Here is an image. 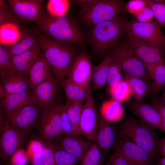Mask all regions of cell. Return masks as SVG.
Here are the masks:
<instances>
[{
  "label": "cell",
  "instance_id": "cell-1",
  "mask_svg": "<svg viewBox=\"0 0 165 165\" xmlns=\"http://www.w3.org/2000/svg\"><path fill=\"white\" fill-rule=\"evenodd\" d=\"M35 33L40 47L52 66L54 77L61 85L82 48L79 49L75 46L64 44L39 31Z\"/></svg>",
  "mask_w": 165,
  "mask_h": 165
},
{
  "label": "cell",
  "instance_id": "cell-2",
  "mask_svg": "<svg viewBox=\"0 0 165 165\" xmlns=\"http://www.w3.org/2000/svg\"><path fill=\"white\" fill-rule=\"evenodd\" d=\"M39 31L65 45L85 47L84 35L77 22L66 16L54 17L45 11L36 24Z\"/></svg>",
  "mask_w": 165,
  "mask_h": 165
},
{
  "label": "cell",
  "instance_id": "cell-3",
  "mask_svg": "<svg viewBox=\"0 0 165 165\" xmlns=\"http://www.w3.org/2000/svg\"><path fill=\"white\" fill-rule=\"evenodd\" d=\"M125 21L118 16L91 27L89 40L95 53L99 54H106L125 36Z\"/></svg>",
  "mask_w": 165,
  "mask_h": 165
},
{
  "label": "cell",
  "instance_id": "cell-4",
  "mask_svg": "<svg viewBox=\"0 0 165 165\" xmlns=\"http://www.w3.org/2000/svg\"><path fill=\"white\" fill-rule=\"evenodd\" d=\"M80 8L82 21L90 27L113 19L126 11V5L120 0H75Z\"/></svg>",
  "mask_w": 165,
  "mask_h": 165
},
{
  "label": "cell",
  "instance_id": "cell-5",
  "mask_svg": "<svg viewBox=\"0 0 165 165\" xmlns=\"http://www.w3.org/2000/svg\"><path fill=\"white\" fill-rule=\"evenodd\" d=\"M119 136L127 137L153 157L158 153L159 139L153 130L145 123L134 118L125 120L119 129Z\"/></svg>",
  "mask_w": 165,
  "mask_h": 165
},
{
  "label": "cell",
  "instance_id": "cell-6",
  "mask_svg": "<svg viewBox=\"0 0 165 165\" xmlns=\"http://www.w3.org/2000/svg\"><path fill=\"white\" fill-rule=\"evenodd\" d=\"M106 55L120 65L125 74L151 82L152 78L147 72L143 62L126 45L123 40L119 41Z\"/></svg>",
  "mask_w": 165,
  "mask_h": 165
},
{
  "label": "cell",
  "instance_id": "cell-7",
  "mask_svg": "<svg viewBox=\"0 0 165 165\" xmlns=\"http://www.w3.org/2000/svg\"><path fill=\"white\" fill-rule=\"evenodd\" d=\"M125 35L148 42L165 50V36L155 21L142 22L135 20L126 21L124 24Z\"/></svg>",
  "mask_w": 165,
  "mask_h": 165
},
{
  "label": "cell",
  "instance_id": "cell-8",
  "mask_svg": "<svg viewBox=\"0 0 165 165\" xmlns=\"http://www.w3.org/2000/svg\"><path fill=\"white\" fill-rule=\"evenodd\" d=\"M64 105L61 99L42 110L37 125L43 141L52 140L62 135L61 114Z\"/></svg>",
  "mask_w": 165,
  "mask_h": 165
},
{
  "label": "cell",
  "instance_id": "cell-9",
  "mask_svg": "<svg viewBox=\"0 0 165 165\" xmlns=\"http://www.w3.org/2000/svg\"><path fill=\"white\" fill-rule=\"evenodd\" d=\"M0 130V156L2 160L6 161L22 149L28 136L11 126L6 120Z\"/></svg>",
  "mask_w": 165,
  "mask_h": 165
},
{
  "label": "cell",
  "instance_id": "cell-10",
  "mask_svg": "<svg viewBox=\"0 0 165 165\" xmlns=\"http://www.w3.org/2000/svg\"><path fill=\"white\" fill-rule=\"evenodd\" d=\"M61 85L51 75L30 92L35 103L42 109H46L61 99Z\"/></svg>",
  "mask_w": 165,
  "mask_h": 165
},
{
  "label": "cell",
  "instance_id": "cell-11",
  "mask_svg": "<svg viewBox=\"0 0 165 165\" xmlns=\"http://www.w3.org/2000/svg\"><path fill=\"white\" fill-rule=\"evenodd\" d=\"M44 0H9V5L13 12L23 22L36 24L42 17L45 10Z\"/></svg>",
  "mask_w": 165,
  "mask_h": 165
},
{
  "label": "cell",
  "instance_id": "cell-12",
  "mask_svg": "<svg viewBox=\"0 0 165 165\" xmlns=\"http://www.w3.org/2000/svg\"><path fill=\"white\" fill-rule=\"evenodd\" d=\"M93 67L85 47L74 59L68 72V79L79 85L89 88L91 80Z\"/></svg>",
  "mask_w": 165,
  "mask_h": 165
},
{
  "label": "cell",
  "instance_id": "cell-13",
  "mask_svg": "<svg viewBox=\"0 0 165 165\" xmlns=\"http://www.w3.org/2000/svg\"><path fill=\"white\" fill-rule=\"evenodd\" d=\"M130 165H151L153 157L127 137H120L115 145Z\"/></svg>",
  "mask_w": 165,
  "mask_h": 165
},
{
  "label": "cell",
  "instance_id": "cell-14",
  "mask_svg": "<svg viewBox=\"0 0 165 165\" xmlns=\"http://www.w3.org/2000/svg\"><path fill=\"white\" fill-rule=\"evenodd\" d=\"M42 111L35 103L28 105L11 118L5 120L10 125L28 136L30 131L37 125Z\"/></svg>",
  "mask_w": 165,
  "mask_h": 165
},
{
  "label": "cell",
  "instance_id": "cell-15",
  "mask_svg": "<svg viewBox=\"0 0 165 165\" xmlns=\"http://www.w3.org/2000/svg\"><path fill=\"white\" fill-rule=\"evenodd\" d=\"M125 36V44L143 63L153 64L164 59L165 50L139 39Z\"/></svg>",
  "mask_w": 165,
  "mask_h": 165
},
{
  "label": "cell",
  "instance_id": "cell-16",
  "mask_svg": "<svg viewBox=\"0 0 165 165\" xmlns=\"http://www.w3.org/2000/svg\"><path fill=\"white\" fill-rule=\"evenodd\" d=\"M96 108L94 101L90 93L84 104L80 122L81 135L87 140L94 142L95 140L97 127Z\"/></svg>",
  "mask_w": 165,
  "mask_h": 165
},
{
  "label": "cell",
  "instance_id": "cell-17",
  "mask_svg": "<svg viewBox=\"0 0 165 165\" xmlns=\"http://www.w3.org/2000/svg\"><path fill=\"white\" fill-rule=\"evenodd\" d=\"M23 22L17 17L0 21V45L10 46L20 41L28 32L21 26Z\"/></svg>",
  "mask_w": 165,
  "mask_h": 165
},
{
  "label": "cell",
  "instance_id": "cell-18",
  "mask_svg": "<svg viewBox=\"0 0 165 165\" xmlns=\"http://www.w3.org/2000/svg\"><path fill=\"white\" fill-rule=\"evenodd\" d=\"M129 108L139 120L154 130H162V121L160 113L153 104L149 105L143 102L132 101Z\"/></svg>",
  "mask_w": 165,
  "mask_h": 165
},
{
  "label": "cell",
  "instance_id": "cell-19",
  "mask_svg": "<svg viewBox=\"0 0 165 165\" xmlns=\"http://www.w3.org/2000/svg\"><path fill=\"white\" fill-rule=\"evenodd\" d=\"M0 84L9 94L30 91L29 78L27 73L11 67L1 79Z\"/></svg>",
  "mask_w": 165,
  "mask_h": 165
},
{
  "label": "cell",
  "instance_id": "cell-20",
  "mask_svg": "<svg viewBox=\"0 0 165 165\" xmlns=\"http://www.w3.org/2000/svg\"><path fill=\"white\" fill-rule=\"evenodd\" d=\"M96 139L94 142L105 156L115 147L116 130L114 125L102 116L99 118Z\"/></svg>",
  "mask_w": 165,
  "mask_h": 165
},
{
  "label": "cell",
  "instance_id": "cell-21",
  "mask_svg": "<svg viewBox=\"0 0 165 165\" xmlns=\"http://www.w3.org/2000/svg\"><path fill=\"white\" fill-rule=\"evenodd\" d=\"M35 103L28 91L9 94L1 102L5 120L13 116L26 105Z\"/></svg>",
  "mask_w": 165,
  "mask_h": 165
},
{
  "label": "cell",
  "instance_id": "cell-22",
  "mask_svg": "<svg viewBox=\"0 0 165 165\" xmlns=\"http://www.w3.org/2000/svg\"><path fill=\"white\" fill-rule=\"evenodd\" d=\"M56 142L60 148L76 157L80 161L92 147L94 142L83 140L76 135H62Z\"/></svg>",
  "mask_w": 165,
  "mask_h": 165
},
{
  "label": "cell",
  "instance_id": "cell-23",
  "mask_svg": "<svg viewBox=\"0 0 165 165\" xmlns=\"http://www.w3.org/2000/svg\"><path fill=\"white\" fill-rule=\"evenodd\" d=\"M42 53L38 42L29 49L11 58L12 66L18 70L28 73Z\"/></svg>",
  "mask_w": 165,
  "mask_h": 165
},
{
  "label": "cell",
  "instance_id": "cell-24",
  "mask_svg": "<svg viewBox=\"0 0 165 165\" xmlns=\"http://www.w3.org/2000/svg\"><path fill=\"white\" fill-rule=\"evenodd\" d=\"M52 68L43 52L42 56L28 71L30 91L51 75Z\"/></svg>",
  "mask_w": 165,
  "mask_h": 165
},
{
  "label": "cell",
  "instance_id": "cell-25",
  "mask_svg": "<svg viewBox=\"0 0 165 165\" xmlns=\"http://www.w3.org/2000/svg\"><path fill=\"white\" fill-rule=\"evenodd\" d=\"M144 64L147 72L152 79L149 91L154 96L165 86L164 59H162L153 64Z\"/></svg>",
  "mask_w": 165,
  "mask_h": 165
},
{
  "label": "cell",
  "instance_id": "cell-26",
  "mask_svg": "<svg viewBox=\"0 0 165 165\" xmlns=\"http://www.w3.org/2000/svg\"><path fill=\"white\" fill-rule=\"evenodd\" d=\"M61 85L65 94L66 102L78 101L85 103L91 92L90 87L79 85L68 79H64Z\"/></svg>",
  "mask_w": 165,
  "mask_h": 165
},
{
  "label": "cell",
  "instance_id": "cell-27",
  "mask_svg": "<svg viewBox=\"0 0 165 165\" xmlns=\"http://www.w3.org/2000/svg\"><path fill=\"white\" fill-rule=\"evenodd\" d=\"M112 61L109 56L106 55L98 65L93 66L91 79L93 86L91 92L102 88L107 83L109 69Z\"/></svg>",
  "mask_w": 165,
  "mask_h": 165
},
{
  "label": "cell",
  "instance_id": "cell-28",
  "mask_svg": "<svg viewBox=\"0 0 165 165\" xmlns=\"http://www.w3.org/2000/svg\"><path fill=\"white\" fill-rule=\"evenodd\" d=\"M126 80L128 83L131 91V95L134 101L143 102V99L149 91L151 82L137 77L125 74Z\"/></svg>",
  "mask_w": 165,
  "mask_h": 165
},
{
  "label": "cell",
  "instance_id": "cell-29",
  "mask_svg": "<svg viewBox=\"0 0 165 165\" xmlns=\"http://www.w3.org/2000/svg\"><path fill=\"white\" fill-rule=\"evenodd\" d=\"M38 42L35 32L28 31L20 41L13 45L6 47L11 59L29 49Z\"/></svg>",
  "mask_w": 165,
  "mask_h": 165
},
{
  "label": "cell",
  "instance_id": "cell-30",
  "mask_svg": "<svg viewBox=\"0 0 165 165\" xmlns=\"http://www.w3.org/2000/svg\"><path fill=\"white\" fill-rule=\"evenodd\" d=\"M83 105L82 102L78 101L66 102L65 104L68 116L74 131L78 136L81 135L79 125Z\"/></svg>",
  "mask_w": 165,
  "mask_h": 165
},
{
  "label": "cell",
  "instance_id": "cell-31",
  "mask_svg": "<svg viewBox=\"0 0 165 165\" xmlns=\"http://www.w3.org/2000/svg\"><path fill=\"white\" fill-rule=\"evenodd\" d=\"M102 117L107 121H114L120 119L123 114L120 102L114 99L105 102L102 109Z\"/></svg>",
  "mask_w": 165,
  "mask_h": 165
},
{
  "label": "cell",
  "instance_id": "cell-32",
  "mask_svg": "<svg viewBox=\"0 0 165 165\" xmlns=\"http://www.w3.org/2000/svg\"><path fill=\"white\" fill-rule=\"evenodd\" d=\"M70 6V1L67 0H49L46 6V12L54 17L66 16Z\"/></svg>",
  "mask_w": 165,
  "mask_h": 165
},
{
  "label": "cell",
  "instance_id": "cell-33",
  "mask_svg": "<svg viewBox=\"0 0 165 165\" xmlns=\"http://www.w3.org/2000/svg\"><path fill=\"white\" fill-rule=\"evenodd\" d=\"M152 10L156 22L160 27L165 28V1L162 0H143Z\"/></svg>",
  "mask_w": 165,
  "mask_h": 165
},
{
  "label": "cell",
  "instance_id": "cell-34",
  "mask_svg": "<svg viewBox=\"0 0 165 165\" xmlns=\"http://www.w3.org/2000/svg\"><path fill=\"white\" fill-rule=\"evenodd\" d=\"M105 156L95 142L79 165H103Z\"/></svg>",
  "mask_w": 165,
  "mask_h": 165
},
{
  "label": "cell",
  "instance_id": "cell-35",
  "mask_svg": "<svg viewBox=\"0 0 165 165\" xmlns=\"http://www.w3.org/2000/svg\"><path fill=\"white\" fill-rule=\"evenodd\" d=\"M109 90L113 99L119 102L128 100L131 95L130 88L126 80L121 81Z\"/></svg>",
  "mask_w": 165,
  "mask_h": 165
},
{
  "label": "cell",
  "instance_id": "cell-36",
  "mask_svg": "<svg viewBox=\"0 0 165 165\" xmlns=\"http://www.w3.org/2000/svg\"><path fill=\"white\" fill-rule=\"evenodd\" d=\"M56 144L55 152V165H77L80 161L76 157L60 148Z\"/></svg>",
  "mask_w": 165,
  "mask_h": 165
},
{
  "label": "cell",
  "instance_id": "cell-37",
  "mask_svg": "<svg viewBox=\"0 0 165 165\" xmlns=\"http://www.w3.org/2000/svg\"><path fill=\"white\" fill-rule=\"evenodd\" d=\"M122 70L120 65L112 60L109 69L107 82L109 89L114 87L123 80L121 72Z\"/></svg>",
  "mask_w": 165,
  "mask_h": 165
},
{
  "label": "cell",
  "instance_id": "cell-38",
  "mask_svg": "<svg viewBox=\"0 0 165 165\" xmlns=\"http://www.w3.org/2000/svg\"><path fill=\"white\" fill-rule=\"evenodd\" d=\"M42 165H55V152L56 144L52 140L43 141Z\"/></svg>",
  "mask_w": 165,
  "mask_h": 165
},
{
  "label": "cell",
  "instance_id": "cell-39",
  "mask_svg": "<svg viewBox=\"0 0 165 165\" xmlns=\"http://www.w3.org/2000/svg\"><path fill=\"white\" fill-rule=\"evenodd\" d=\"M12 64L6 46L0 45V75L1 79L9 70Z\"/></svg>",
  "mask_w": 165,
  "mask_h": 165
},
{
  "label": "cell",
  "instance_id": "cell-40",
  "mask_svg": "<svg viewBox=\"0 0 165 165\" xmlns=\"http://www.w3.org/2000/svg\"><path fill=\"white\" fill-rule=\"evenodd\" d=\"M61 123L62 135L78 136L75 133L68 118L65 105L61 114Z\"/></svg>",
  "mask_w": 165,
  "mask_h": 165
},
{
  "label": "cell",
  "instance_id": "cell-41",
  "mask_svg": "<svg viewBox=\"0 0 165 165\" xmlns=\"http://www.w3.org/2000/svg\"><path fill=\"white\" fill-rule=\"evenodd\" d=\"M134 16L137 19L136 20L142 22L151 21L154 17L152 9L146 5L135 14Z\"/></svg>",
  "mask_w": 165,
  "mask_h": 165
},
{
  "label": "cell",
  "instance_id": "cell-42",
  "mask_svg": "<svg viewBox=\"0 0 165 165\" xmlns=\"http://www.w3.org/2000/svg\"><path fill=\"white\" fill-rule=\"evenodd\" d=\"M103 165H130L116 149L111 155L107 162Z\"/></svg>",
  "mask_w": 165,
  "mask_h": 165
},
{
  "label": "cell",
  "instance_id": "cell-43",
  "mask_svg": "<svg viewBox=\"0 0 165 165\" xmlns=\"http://www.w3.org/2000/svg\"><path fill=\"white\" fill-rule=\"evenodd\" d=\"M28 160L26 152L21 149L13 155L9 162L12 165H25Z\"/></svg>",
  "mask_w": 165,
  "mask_h": 165
},
{
  "label": "cell",
  "instance_id": "cell-44",
  "mask_svg": "<svg viewBox=\"0 0 165 165\" xmlns=\"http://www.w3.org/2000/svg\"><path fill=\"white\" fill-rule=\"evenodd\" d=\"M145 5L143 0H131L126 6V10L134 15Z\"/></svg>",
  "mask_w": 165,
  "mask_h": 165
},
{
  "label": "cell",
  "instance_id": "cell-45",
  "mask_svg": "<svg viewBox=\"0 0 165 165\" xmlns=\"http://www.w3.org/2000/svg\"><path fill=\"white\" fill-rule=\"evenodd\" d=\"M43 149L42 146L32 156L28 158L31 165H42Z\"/></svg>",
  "mask_w": 165,
  "mask_h": 165
},
{
  "label": "cell",
  "instance_id": "cell-46",
  "mask_svg": "<svg viewBox=\"0 0 165 165\" xmlns=\"http://www.w3.org/2000/svg\"><path fill=\"white\" fill-rule=\"evenodd\" d=\"M153 104L158 108L161 116L162 121V130L165 132V105L160 103L155 96H153Z\"/></svg>",
  "mask_w": 165,
  "mask_h": 165
},
{
  "label": "cell",
  "instance_id": "cell-47",
  "mask_svg": "<svg viewBox=\"0 0 165 165\" xmlns=\"http://www.w3.org/2000/svg\"><path fill=\"white\" fill-rule=\"evenodd\" d=\"M158 153L165 157V137L159 139L158 142Z\"/></svg>",
  "mask_w": 165,
  "mask_h": 165
},
{
  "label": "cell",
  "instance_id": "cell-48",
  "mask_svg": "<svg viewBox=\"0 0 165 165\" xmlns=\"http://www.w3.org/2000/svg\"><path fill=\"white\" fill-rule=\"evenodd\" d=\"M9 94L4 89L3 86L0 84V97L1 99L5 98Z\"/></svg>",
  "mask_w": 165,
  "mask_h": 165
},
{
  "label": "cell",
  "instance_id": "cell-49",
  "mask_svg": "<svg viewBox=\"0 0 165 165\" xmlns=\"http://www.w3.org/2000/svg\"><path fill=\"white\" fill-rule=\"evenodd\" d=\"M158 101L161 104L165 105V86L162 89L161 96L158 98Z\"/></svg>",
  "mask_w": 165,
  "mask_h": 165
},
{
  "label": "cell",
  "instance_id": "cell-50",
  "mask_svg": "<svg viewBox=\"0 0 165 165\" xmlns=\"http://www.w3.org/2000/svg\"><path fill=\"white\" fill-rule=\"evenodd\" d=\"M155 165H165V157L160 159Z\"/></svg>",
  "mask_w": 165,
  "mask_h": 165
},
{
  "label": "cell",
  "instance_id": "cell-51",
  "mask_svg": "<svg viewBox=\"0 0 165 165\" xmlns=\"http://www.w3.org/2000/svg\"><path fill=\"white\" fill-rule=\"evenodd\" d=\"M6 165H12L11 164H10L9 162L7 163H6Z\"/></svg>",
  "mask_w": 165,
  "mask_h": 165
},
{
  "label": "cell",
  "instance_id": "cell-52",
  "mask_svg": "<svg viewBox=\"0 0 165 165\" xmlns=\"http://www.w3.org/2000/svg\"><path fill=\"white\" fill-rule=\"evenodd\" d=\"M0 165H2V164H1V163H0Z\"/></svg>",
  "mask_w": 165,
  "mask_h": 165
},
{
  "label": "cell",
  "instance_id": "cell-53",
  "mask_svg": "<svg viewBox=\"0 0 165 165\" xmlns=\"http://www.w3.org/2000/svg\"><path fill=\"white\" fill-rule=\"evenodd\" d=\"M164 55H165V54H164Z\"/></svg>",
  "mask_w": 165,
  "mask_h": 165
},
{
  "label": "cell",
  "instance_id": "cell-54",
  "mask_svg": "<svg viewBox=\"0 0 165 165\" xmlns=\"http://www.w3.org/2000/svg\"></svg>",
  "mask_w": 165,
  "mask_h": 165
}]
</instances>
